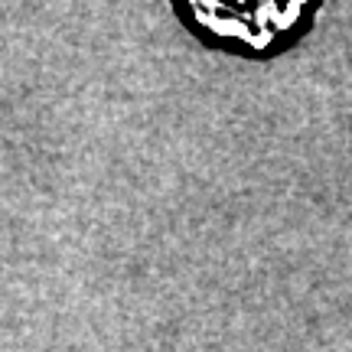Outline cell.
Here are the masks:
<instances>
[{
    "instance_id": "1",
    "label": "cell",
    "mask_w": 352,
    "mask_h": 352,
    "mask_svg": "<svg viewBox=\"0 0 352 352\" xmlns=\"http://www.w3.org/2000/svg\"><path fill=\"white\" fill-rule=\"evenodd\" d=\"M202 13L199 20L206 23V30H212L215 36L226 39H258V43H271L274 36L287 33L290 26L300 20V3H287V7H277V3H254L252 16H241L239 7H212L219 13H209L206 7H196Z\"/></svg>"
}]
</instances>
